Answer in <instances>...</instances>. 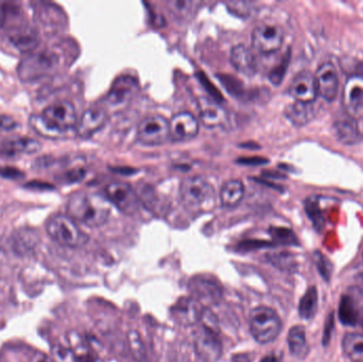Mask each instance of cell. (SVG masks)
<instances>
[{
    "label": "cell",
    "instance_id": "f35d334b",
    "mask_svg": "<svg viewBox=\"0 0 363 362\" xmlns=\"http://www.w3.org/2000/svg\"><path fill=\"white\" fill-rule=\"evenodd\" d=\"M288 64H289V53L286 55V57L281 60V63H279V65L275 66V67L273 68L272 72L269 74V79H270V81L273 84H281L284 77H285L286 72H287Z\"/></svg>",
    "mask_w": 363,
    "mask_h": 362
},
{
    "label": "cell",
    "instance_id": "d6986e66",
    "mask_svg": "<svg viewBox=\"0 0 363 362\" xmlns=\"http://www.w3.org/2000/svg\"><path fill=\"white\" fill-rule=\"evenodd\" d=\"M343 100L349 114L352 116L363 115V77H351L347 81L343 93Z\"/></svg>",
    "mask_w": 363,
    "mask_h": 362
},
{
    "label": "cell",
    "instance_id": "b9f144b4",
    "mask_svg": "<svg viewBox=\"0 0 363 362\" xmlns=\"http://www.w3.org/2000/svg\"><path fill=\"white\" fill-rule=\"evenodd\" d=\"M17 127L16 120L8 115H0V132L11 131Z\"/></svg>",
    "mask_w": 363,
    "mask_h": 362
},
{
    "label": "cell",
    "instance_id": "e575fe53",
    "mask_svg": "<svg viewBox=\"0 0 363 362\" xmlns=\"http://www.w3.org/2000/svg\"><path fill=\"white\" fill-rule=\"evenodd\" d=\"M313 261H315V267H317L318 271H319L320 276L326 281L330 282L332 278L333 274V265L328 257L324 256L322 253L315 252L313 254Z\"/></svg>",
    "mask_w": 363,
    "mask_h": 362
},
{
    "label": "cell",
    "instance_id": "c3c4849f",
    "mask_svg": "<svg viewBox=\"0 0 363 362\" xmlns=\"http://www.w3.org/2000/svg\"><path fill=\"white\" fill-rule=\"evenodd\" d=\"M362 327H363V320H362Z\"/></svg>",
    "mask_w": 363,
    "mask_h": 362
},
{
    "label": "cell",
    "instance_id": "ba28073f",
    "mask_svg": "<svg viewBox=\"0 0 363 362\" xmlns=\"http://www.w3.org/2000/svg\"><path fill=\"white\" fill-rule=\"evenodd\" d=\"M140 142L149 146L162 145L170 138L169 121L162 115H150L140 121L138 129Z\"/></svg>",
    "mask_w": 363,
    "mask_h": 362
},
{
    "label": "cell",
    "instance_id": "8992f818",
    "mask_svg": "<svg viewBox=\"0 0 363 362\" xmlns=\"http://www.w3.org/2000/svg\"><path fill=\"white\" fill-rule=\"evenodd\" d=\"M181 199L190 210L208 208L215 201V191L208 181L201 176H190L181 184Z\"/></svg>",
    "mask_w": 363,
    "mask_h": 362
},
{
    "label": "cell",
    "instance_id": "74e56055",
    "mask_svg": "<svg viewBox=\"0 0 363 362\" xmlns=\"http://www.w3.org/2000/svg\"><path fill=\"white\" fill-rule=\"evenodd\" d=\"M306 212L308 214L309 218L313 220V225H315L317 231H322L324 227V219L320 213L318 203L313 200H309L306 203Z\"/></svg>",
    "mask_w": 363,
    "mask_h": 362
},
{
    "label": "cell",
    "instance_id": "1f68e13d",
    "mask_svg": "<svg viewBox=\"0 0 363 362\" xmlns=\"http://www.w3.org/2000/svg\"><path fill=\"white\" fill-rule=\"evenodd\" d=\"M270 235L272 236L275 244H283V246H298V244L296 234L286 227H271Z\"/></svg>",
    "mask_w": 363,
    "mask_h": 362
},
{
    "label": "cell",
    "instance_id": "8fae6325",
    "mask_svg": "<svg viewBox=\"0 0 363 362\" xmlns=\"http://www.w3.org/2000/svg\"><path fill=\"white\" fill-rule=\"evenodd\" d=\"M191 298L200 302L203 306L216 305L222 300V288L213 276H198L189 281Z\"/></svg>",
    "mask_w": 363,
    "mask_h": 362
},
{
    "label": "cell",
    "instance_id": "7c38bea8",
    "mask_svg": "<svg viewBox=\"0 0 363 362\" xmlns=\"http://www.w3.org/2000/svg\"><path fill=\"white\" fill-rule=\"evenodd\" d=\"M204 310V306L194 298H181L172 308V315L179 324L194 327L200 322Z\"/></svg>",
    "mask_w": 363,
    "mask_h": 362
},
{
    "label": "cell",
    "instance_id": "7bdbcfd3",
    "mask_svg": "<svg viewBox=\"0 0 363 362\" xmlns=\"http://www.w3.org/2000/svg\"><path fill=\"white\" fill-rule=\"evenodd\" d=\"M200 80L201 82H202L203 86L206 89V91H208L209 95H211V97L216 100V102H217V100H222L221 94H220V91H218L216 87L213 86V83H211V81H209L208 79L205 78V77L203 76L201 77Z\"/></svg>",
    "mask_w": 363,
    "mask_h": 362
},
{
    "label": "cell",
    "instance_id": "8d00e7d4",
    "mask_svg": "<svg viewBox=\"0 0 363 362\" xmlns=\"http://www.w3.org/2000/svg\"><path fill=\"white\" fill-rule=\"evenodd\" d=\"M51 358L55 362H77L72 350L66 346L57 344L51 349Z\"/></svg>",
    "mask_w": 363,
    "mask_h": 362
},
{
    "label": "cell",
    "instance_id": "7dc6e473",
    "mask_svg": "<svg viewBox=\"0 0 363 362\" xmlns=\"http://www.w3.org/2000/svg\"><path fill=\"white\" fill-rule=\"evenodd\" d=\"M260 362H281L275 355H269V356L264 357Z\"/></svg>",
    "mask_w": 363,
    "mask_h": 362
},
{
    "label": "cell",
    "instance_id": "836d02e7",
    "mask_svg": "<svg viewBox=\"0 0 363 362\" xmlns=\"http://www.w3.org/2000/svg\"><path fill=\"white\" fill-rule=\"evenodd\" d=\"M167 4L169 6V10L174 15L180 17L189 16V15H191L192 11L196 10V6H198L196 2L185 1V0H181V1L172 0Z\"/></svg>",
    "mask_w": 363,
    "mask_h": 362
},
{
    "label": "cell",
    "instance_id": "f546056e",
    "mask_svg": "<svg viewBox=\"0 0 363 362\" xmlns=\"http://www.w3.org/2000/svg\"><path fill=\"white\" fill-rule=\"evenodd\" d=\"M339 320L347 327H356L360 322V314L356 302L350 295H345L339 304Z\"/></svg>",
    "mask_w": 363,
    "mask_h": 362
},
{
    "label": "cell",
    "instance_id": "e0dca14e",
    "mask_svg": "<svg viewBox=\"0 0 363 362\" xmlns=\"http://www.w3.org/2000/svg\"><path fill=\"white\" fill-rule=\"evenodd\" d=\"M42 149L38 140L30 137H13L0 140V157H15L18 155L34 154Z\"/></svg>",
    "mask_w": 363,
    "mask_h": 362
},
{
    "label": "cell",
    "instance_id": "277c9868",
    "mask_svg": "<svg viewBox=\"0 0 363 362\" xmlns=\"http://www.w3.org/2000/svg\"><path fill=\"white\" fill-rule=\"evenodd\" d=\"M250 331L254 339L260 344L274 341L281 332V321L279 315L266 306L254 308L249 316Z\"/></svg>",
    "mask_w": 363,
    "mask_h": 362
},
{
    "label": "cell",
    "instance_id": "5b68a950",
    "mask_svg": "<svg viewBox=\"0 0 363 362\" xmlns=\"http://www.w3.org/2000/svg\"><path fill=\"white\" fill-rule=\"evenodd\" d=\"M59 65V57L51 50L33 51L28 53L17 68L19 78L25 82L38 80L49 76Z\"/></svg>",
    "mask_w": 363,
    "mask_h": 362
},
{
    "label": "cell",
    "instance_id": "3957f363",
    "mask_svg": "<svg viewBox=\"0 0 363 362\" xmlns=\"http://www.w3.org/2000/svg\"><path fill=\"white\" fill-rule=\"evenodd\" d=\"M48 235L61 246L68 248H81L89 242V236L74 222V219L65 215H55L46 225Z\"/></svg>",
    "mask_w": 363,
    "mask_h": 362
},
{
    "label": "cell",
    "instance_id": "7a4b0ae2",
    "mask_svg": "<svg viewBox=\"0 0 363 362\" xmlns=\"http://www.w3.org/2000/svg\"><path fill=\"white\" fill-rule=\"evenodd\" d=\"M106 197L93 193H76L67 202L70 218L89 227H102L110 217L111 205Z\"/></svg>",
    "mask_w": 363,
    "mask_h": 362
},
{
    "label": "cell",
    "instance_id": "7402d4cb",
    "mask_svg": "<svg viewBox=\"0 0 363 362\" xmlns=\"http://www.w3.org/2000/svg\"><path fill=\"white\" fill-rule=\"evenodd\" d=\"M67 342L68 348L72 350L77 362H102L89 340L78 332H69Z\"/></svg>",
    "mask_w": 363,
    "mask_h": 362
},
{
    "label": "cell",
    "instance_id": "4dcf8cb0",
    "mask_svg": "<svg viewBox=\"0 0 363 362\" xmlns=\"http://www.w3.org/2000/svg\"><path fill=\"white\" fill-rule=\"evenodd\" d=\"M342 348L345 355L353 362H363V335L350 333L343 338Z\"/></svg>",
    "mask_w": 363,
    "mask_h": 362
},
{
    "label": "cell",
    "instance_id": "ee69618b",
    "mask_svg": "<svg viewBox=\"0 0 363 362\" xmlns=\"http://www.w3.org/2000/svg\"><path fill=\"white\" fill-rule=\"evenodd\" d=\"M84 176V171L82 169L80 170H72V172H68L65 176L66 181L67 182H77V181L81 180Z\"/></svg>",
    "mask_w": 363,
    "mask_h": 362
},
{
    "label": "cell",
    "instance_id": "ac0fdd59",
    "mask_svg": "<svg viewBox=\"0 0 363 362\" xmlns=\"http://www.w3.org/2000/svg\"><path fill=\"white\" fill-rule=\"evenodd\" d=\"M335 133L342 144L352 146L362 140V130L358 121L351 114H343L335 121Z\"/></svg>",
    "mask_w": 363,
    "mask_h": 362
},
{
    "label": "cell",
    "instance_id": "cb8c5ba5",
    "mask_svg": "<svg viewBox=\"0 0 363 362\" xmlns=\"http://www.w3.org/2000/svg\"><path fill=\"white\" fill-rule=\"evenodd\" d=\"M40 237L38 232L32 229H21L11 237V247L16 254L21 256L31 254L38 248Z\"/></svg>",
    "mask_w": 363,
    "mask_h": 362
},
{
    "label": "cell",
    "instance_id": "ab89813d",
    "mask_svg": "<svg viewBox=\"0 0 363 362\" xmlns=\"http://www.w3.org/2000/svg\"><path fill=\"white\" fill-rule=\"evenodd\" d=\"M335 320L334 314H330L328 317V320L325 322V327H324L323 339H322V344L323 346H328V342L332 339L333 331H334Z\"/></svg>",
    "mask_w": 363,
    "mask_h": 362
},
{
    "label": "cell",
    "instance_id": "4fadbf2b",
    "mask_svg": "<svg viewBox=\"0 0 363 362\" xmlns=\"http://www.w3.org/2000/svg\"><path fill=\"white\" fill-rule=\"evenodd\" d=\"M317 82L318 94L326 101H334L338 95V72L334 64L330 62L320 65L315 74Z\"/></svg>",
    "mask_w": 363,
    "mask_h": 362
},
{
    "label": "cell",
    "instance_id": "d4e9b609",
    "mask_svg": "<svg viewBox=\"0 0 363 362\" xmlns=\"http://www.w3.org/2000/svg\"><path fill=\"white\" fill-rule=\"evenodd\" d=\"M230 62L237 72L245 76L251 77L256 72L255 57L245 45H237L232 49Z\"/></svg>",
    "mask_w": 363,
    "mask_h": 362
},
{
    "label": "cell",
    "instance_id": "f1b7e54d",
    "mask_svg": "<svg viewBox=\"0 0 363 362\" xmlns=\"http://www.w3.org/2000/svg\"><path fill=\"white\" fill-rule=\"evenodd\" d=\"M318 307H319V295H318L317 287H309L298 304V315L304 320H311L317 315Z\"/></svg>",
    "mask_w": 363,
    "mask_h": 362
},
{
    "label": "cell",
    "instance_id": "2e32d148",
    "mask_svg": "<svg viewBox=\"0 0 363 362\" xmlns=\"http://www.w3.org/2000/svg\"><path fill=\"white\" fill-rule=\"evenodd\" d=\"M9 40L21 52L31 53L40 45V33L28 23H21L9 30Z\"/></svg>",
    "mask_w": 363,
    "mask_h": 362
},
{
    "label": "cell",
    "instance_id": "5bb4252c",
    "mask_svg": "<svg viewBox=\"0 0 363 362\" xmlns=\"http://www.w3.org/2000/svg\"><path fill=\"white\" fill-rule=\"evenodd\" d=\"M289 94L296 101L313 103L319 95L315 74L308 70L296 74L290 84Z\"/></svg>",
    "mask_w": 363,
    "mask_h": 362
},
{
    "label": "cell",
    "instance_id": "d590c367",
    "mask_svg": "<svg viewBox=\"0 0 363 362\" xmlns=\"http://www.w3.org/2000/svg\"><path fill=\"white\" fill-rule=\"evenodd\" d=\"M128 339H129L130 349H131L134 357L140 362L146 361V352H145L144 344H143L142 339H140L138 332H130L129 335H128Z\"/></svg>",
    "mask_w": 363,
    "mask_h": 362
},
{
    "label": "cell",
    "instance_id": "9a60e30c",
    "mask_svg": "<svg viewBox=\"0 0 363 362\" xmlns=\"http://www.w3.org/2000/svg\"><path fill=\"white\" fill-rule=\"evenodd\" d=\"M170 138L174 142H186L199 133V121L194 114L182 112L174 115L169 121Z\"/></svg>",
    "mask_w": 363,
    "mask_h": 362
},
{
    "label": "cell",
    "instance_id": "83f0119b",
    "mask_svg": "<svg viewBox=\"0 0 363 362\" xmlns=\"http://www.w3.org/2000/svg\"><path fill=\"white\" fill-rule=\"evenodd\" d=\"M245 197V185L241 181L230 180L222 186L220 200L225 208H234L242 201Z\"/></svg>",
    "mask_w": 363,
    "mask_h": 362
},
{
    "label": "cell",
    "instance_id": "4316f807",
    "mask_svg": "<svg viewBox=\"0 0 363 362\" xmlns=\"http://www.w3.org/2000/svg\"><path fill=\"white\" fill-rule=\"evenodd\" d=\"M287 341L292 356L298 359H304L307 356L309 348L304 327L296 325L292 327L288 334Z\"/></svg>",
    "mask_w": 363,
    "mask_h": 362
},
{
    "label": "cell",
    "instance_id": "484cf974",
    "mask_svg": "<svg viewBox=\"0 0 363 362\" xmlns=\"http://www.w3.org/2000/svg\"><path fill=\"white\" fill-rule=\"evenodd\" d=\"M285 115L290 123L296 127H303L311 123L315 117L313 103L294 101L286 108Z\"/></svg>",
    "mask_w": 363,
    "mask_h": 362
},
{
    "label": "cell",
    "instance_id": "ffe728a7",
    "mask_svg": "<svg viewBox=\"0 0 363 362\" xmlns=\"http://www.w3.org/2000/svg\"><path fill=\"white\" fill-rule=\"evenodd\" d=\"M108 115L102 108H93L85 111L77 123L76 131L82 138L91 137L106 125Z\"/></svg>",
    "mask_w": 363,
    "mask_h": 362
},
{
    "label": "cell",
    "instance_id": "f6af8a7d",
    "mask_svg": "<svg viewBox=\"0 0 363 362\" xmlns=\"http://www.w3.org/2000/svg\"><path fill=\"white\" fill-rule=\"evenodd\" d=\"M30 362H55L50 356L44 354V353L36 352L32 355L31 361Z\"/></svg>",
    "mask_w": 363,
    "mask_h": 362
},
{
    "label": "cell",
    "instance_id": "d6a6232c",
    "mask_svg": "<svg viewBox=\"0 0 363 362\" xmlns=\"http://www.w3.org/2000/svg\"><path fill=\"white\" fill-rule=\"evenodd\" d=\"M269 261L281 270H292L296 267L294 256L289 253H272L268 255Z\"/></svg>",
    "mask_w": 363,
    "mask_h": 362
},
{
    "label": "cell",
    "instance_id": "52a82bcc",
    "mask_svg": "<svg viewBox=\"0 0 363 362\" xmlns=\"http://www.w3.org/2000/svg\"><path fill=\"white\" fill-rule=\"evenodd\" d=\"M283 28L275 23H262L254 28L252 33V45L256 50L264 55H270L279 50L283 46Z\"/></svg>",
    "mask_w": 363,
    "mask_h": 362
},
{
    "label": "cell",
    "instance_id": "44dd1931",
    "mask_svg": "<svg viewBox=\"0 0 363 362\" xmlns=\"http://www.w3.org/2000/svg\"><path fill=\"white\" fill-rule=\"evenodd\" d=\"M138 89V81L132 77H121L115 81L108 91V101L111 106H118L128 103Z\"/></svg>",
    "mask_w": 363,
    "mask_h": 362
},
{
    "label": "cell",
    "instance_id": "30bf717a",
    "mask_svg": "<svg viewBox=\"0 0 363 362\" xmlns=\"http://www.w3.org/2000/svg\"><path fill=\"white\" fill-rule=\"evenodd\" d=\"M106 198L125 215L135 214L140 208L138 193L125 182L110 183L106 187Z\"/></svg>",
    "mask_w": 363,
    "mask_h": 362
},
{
    "label": "cell",
    "instance_id": "9c48e42d",
    "mask_svg": "<svg viewBox=\"0 0 363 362\" xmlns=\"http://www.w3.org/2000/svg\"><path fill=\"white\" fill-rule=\"evenodd\" d=\"M218 332L201 324L194 332V344L196 354L206 362L219 361L222 355V344Z\"/></svg>",
    "mask_w": 363,
    "mask_h": 362
},
{
    "label": "cell",
    "instance_id": "603a6c76",
    "mask_svg": "<svg viewBox=\"0 0 363 362\" xmlns=\"http://www.w3.org/2000/svg\"><path fill=\"white\" fill-rule=\"evenodd\" d=\"M200 118L207 128L222 127L228 120V114L218 102L201 99L199 102Z\"/></svg>",
    "mask_w": 363,
    "mask_h": 362
},
{
    "label": "cell",
    "instance_id": "bcb514c9",
    "mask_svg": "<svg viewBox=\"0 0 363 362\" xmlns=\"http://www.w3.org/2000/svg\"><path fill=\"white\" fill-rule=\"evenodd\" d=\"M28 187H30V188L32 189H42V191H44V189H49L51 188V186H49V185L45 184V183H36V182H31L29 183V184L27 185Z\"/></svg>",
    "mask_w": 363,
    "mask_h": 362
},
{
    "label": "cell",
    "instance_id": "60d3db41",
    "mask_svg": "<svg viewBox=\"0 0 363 362\" xmlns=\"http://www.w3.org/2000/svg\"><path fill=\"white\" fill-rule=\"evenodd\" d=\"M0 176L2 178L11 179V180H17V179L25 176V174L21 172V170L17 169V168L4 167L0 168Z\"/></svg>",
    "mask_w": 363,
    "mask_h": 362
},
{
    "label": "cell",
    "instance_id": "6da1fadb",
    "mask_svg": "<svg viewBox=\"0 0 363 362\" xmlns=\"http://www.w3.org/2000/svg\"><path fill=\"white\" fill-rule=\"evenodd\" d=\"M31 129L46 138H60L77 127L76 108L69 101H57L45 108L42 115H34L29 120Z\"/></svg>",
    "mask_w": 363,
    "mask_h": 362
}]
</instances>
